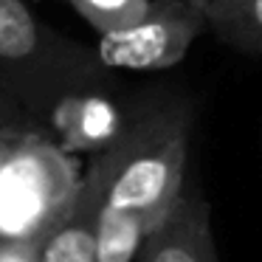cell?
Returning <instances> with one entry per match:
<instances>
[{
  "label": "cell",
  "mask_w": 262,
  "mask_h": 262,
  "mask_svg": "<svg viewBox=\"0 0 262 262\" xmlns=\"http://www.w3.org/2000/svg\"><path fill=\"white\" fill-rule=\"evenodd\" d=\"M194 107L152 93L127 110L121 133L82 172L96 206V262H136L144 239L186 192Z\"/></svg>",
  "instance_id": "cell-1"
},
{
  "label": "cell",
  "mask_w": 262,
  "mask_h": 262,
  "mask_svg": "<svg viewBox=\"0 0 262 262\" xmlns=\"http://www.w3.org/2000/svg\"><path fill=\"white\" fill-rule=\"evenodd\" d=\"M113 85L96 48L42 23L26 0H0V93L9 102L31 119H51L62 102Z\"/></svg>",
  "instance_id": "cell-2"
},
{
  "label": "cell",
  "mask_w": 262,
  "mask_h": 262,
  "mask_svg": "<svg viewBox=\"0 0 262 262\" xmlns=\"http://www.w3.org/2000/svg\"><path fill=\"white\" fill-rule=\"evenodd\" d=\"M79 186L71 152L31 127L0 166V239L42 237L71 211Z\"/></svg>",
  "instance_id": "cell-3"
},
{
  "label": "cell",
  "mask_w": 262,
  "mask_h": 262,
  "mask_svg": "<svg viewBox=\"0 0 262 262\" xmlns=\"http://www.w3.org/2000/svg\"><path fill=\"white\" fill-rule=\"evenodd\" d=\"M203 31L209 26L194 0H149L138 23L99 37L96 54L110 71H166L186 57Z\"/></svg>",
  "instance_id": "cell-4"
},
{
  "label": "cell",
  "mask_w": 262,
  "mask_h": 262,
  "mask_svg": "<svg viewBox=\"0 0 262 262\" xmlns=\"http://www.w3.org/2000/svg\"><path fill=\"white\" fill-rule=\"evenodd\" d=\"M136 262H217L209 203L186 189L169 214L149 231Z\"/></svg>",
  "instance_id": "cell-5"
},
{
  "label": "cell",
  "mask_w": 262,
  "mask_h": 262,
  "mask_svg": "<svg viewBox=\"0 0 262 262\" xmlns=\"http://www.w3.org/2000/svg\"><path fill=\"white\" fill-rule=\"evenodd\" d=\"M127 110L110 99V93H88L62 102L54 110L51 121L57 124L59 147L65 152H93L104 149L121 133Z\"/></svg>",
  "instance_id": "cell-6"
},
{
  "label": "cell",
  "mask_w": 262,
  "mask_h": 262,
  "mask_svg": "<svg viewBox=\"0 0 262 262\" xmlns=\"http://www.w3.org/2000/svg\"><path fill=\"white\" fill-rule=\"evenodd\" d=\"M37 262H96V206L82 186L71 211L42 234Z\"/></svg>",
  "instance_id": "cell-7"
},
{
  "label": "cell",
  "mask_w": 262,
  "mask_h": 262,
  "mask_svg": "<svg viewBox=\"0 0 262 262\" xmlns=\"http://www.w3.org/2000/svg\"><path fill=\"white\" fill-rule=\"evenodd\" d=\"M209 31L239 54L262 57V0H194Z\"/></svg>",
  "instance_id": "cell-8"
},
{
  "label": "cell",
  "mask_w": 262,
  "mask_h": 262,
  "mask_svg": "<svg viewBox=\"0 0 262 262\" xmlns=\"http://www.w3.org/2000/svg\"><path fill=\"white\" fill-rule=\"evenodd\" d=\"M99 37L121 31L147 14L149 0H65Z\"/></svg>",
  "instance_id": "cell-9"
},
{
  "label": "cell",
  "mask_w": 262,
  "mask_h": 262,
  "mask_svg": "<svg viewBox=\"0 0 262 262\" xmlns=\"http://www.w3.org/2000/svg\"><path fill=\"white\" fill-rule=\"evenodd\" d=\"M40 239H0V262H37Z\"/></svg>",
  "instance_id": "cell-10"
},
{
  "label": "cell",
  "mask_w": 262,
  "mask_h": 262,
  "mask_svg": "<svg viewBox=\"0 0 262 262\" xmlns=\"http://www.w3.org/2000/svg\"><path fill=\"white\" fill-rule=\"evenodd\" d=\"M31 119L26 121H12V124H3L0 127V166L6 164V158L17 149V144L26 138V133L31 130Z\"/></svg>",
  "instance_id": "cell-11"
},
{
  "label": "cell",
  "mask_w": 262,
  "mask_h": 262,
  "mask_svg": "<svg viewBox=\"0 0 262 262\" xmlns=\"http://www.w3.org/2000/svg\"><path fill=\"white\" fill-rule=\"evenodd\" d=\"M26 119H31V116L26 113V110H20L17 104L9 102V99L0 93V127H3V124H12V121H26ZM31 121H34V119H31Z\"/></svg>",
  "instance_id": "cell-12"
}]
</instances>
